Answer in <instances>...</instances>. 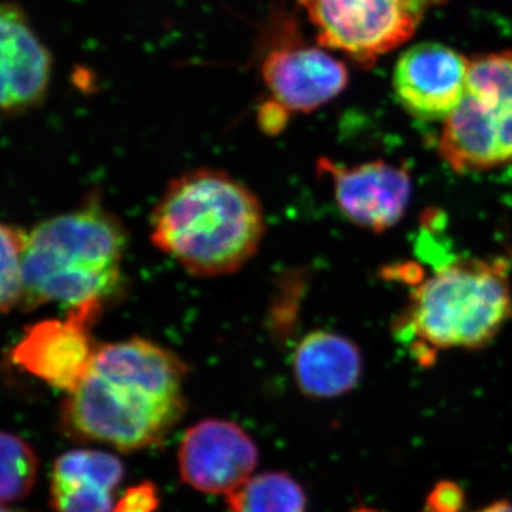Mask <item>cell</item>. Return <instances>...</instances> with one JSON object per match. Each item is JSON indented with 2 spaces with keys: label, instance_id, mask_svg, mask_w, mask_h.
Segmentation results:
<instances>
[{
  "label": "cell",
  "instance_id": "cell-15",
  "mask_svg": "<svg viewBox=\"0 0 512 512\" xmlns=\"http://www.w3.org/2000/svg\"><path fill=\"white\" fill-rule=\"evenodd\" d=\"M229 512H308V497L288 473L269 471L249 477L227 495Z\"/></svg>",
  "mask_w": 512,
  "mask_h": 512
},
{
  "label": "cell",
  "instance_id": "cell-1",
  "mask_svg": "<svg viewBox=\"0 0 512 512\" xmlns=\"http://www.w3.org/2000/svg\"><path fill=\"white\" fill-rule=\"evenodd\" d=\"M187 373L174 352L140 336L99 345L89 372L64 399L63 429L120 451L161 443L183 417Z\"/></svg>",
  "mask_w": 512,
  "mask_h": 512
},
{
  "label": "cell",
  "instance_id": "cell-20",
  "mask_svg": "<svg viewBox=\"0 0 512 512\" xmlns=\"http://www.w3.org/2000/svg\"><path fill=\"white\" fill-rule=\"evenodd\" d=\"M474 512H512V500H500Z\"/></svg>",
  "mask_w": 512,
  "mask_h": 512
},
{
  "label": "cell",
  "instance_id": "cell-10",
  "mask_svg": "<svg viewBox=\"0 0 512 512\" xmlns=\"http://www.w3.org/2000/svg\"><path fill=\"white\" fill-rule=\"evenodd\" d=\"M258 457L255 441L241 426L208 419L185 433L178 468L184 483L194 490L228 495L251 477Z\"/></svg>",
  "mask_w": 512,
  "mask_h": 512
},
{
  "label": "cell",
  "instance_id": "cell-14",
  "mask_svg": "<svg viewBox=\"0 0 512 512\" xmlns=\"http://www.w3.org/2000/svg\"><path fill=\"white\" fill-rule=\"evenodd\" d=\"M119 458L100 450L67 451L53 464L50 497L56 512H113L123 480Z\"/></svg>",
  "mask_w": 512,
  "mask_h": 512
},
{
  "label": "cell",
  "instance_id": "cell-2",
  "mask_svg": "<svg viewBox=\"0 0 512 512\" xmlns=\"http://www.w3.org/2000/svg\"><path fill=\"white\" fill-rule=\"evenodd\" d=\"M265 228L255 192L215 168L174 178L150 217L154 247L198 278L244 268L261 247Z\"/></svg>",
  "mask_w": 512,
  "mask_h": 512
},
{
  "label": "cell",
  "instance_id": "cell-18",
  "mask_svg": "<svg viewBox=\"0 0 512 512\" xmlns=\"http://www.w3.org/2000/svg\"><path fill=\"white\" fill-rule=\"evenodd\" d=\"M466 494L456 483L441 481L433 488L423 512H464Z\"/></svg>",
  "mask_w": 512,
  "mask_h": 512
},
{
  "label": "cell",
  "instance_id": "cell-17",
  "mask_svg": "<svg viewBox=\"0 0 512 512\" xmlns=\"http://www.w3.org/2000/svg\"><path fill=\"white\" fill-rule=\"evenodd\" d=\"M2 271H0V308L3 313L20 309L25 292V251L29 232L13 224L0 229Z\"/></svg>",
  "mask_w": 512,
  "mask_h": 512
},
{
  "label": "cell",
  "instance_id": "cell-8",
  "mask_svg": "<svg viewBox=\"0 0 512 512\" xmlns=\"http://www.w3.org/2000/svg\"><path fill=\"white\" fill-rule=\"evenodd\" d=\"M101 312L103 306L84 305L69 309L66 318L33 323L10 352L13 365L53 389L72 392L89 372L99 348L90 329Z\"/></svg>",
  "mask_w": 512,
  "mask_h": 512
},
{
  "label": "cell",
  "instance_id": "cell-11",
  "mask_svg": "<svg viewBox=\"0 0 512 512\" xmlns=\"http://www.w3.org/2000/svg\"><path fill=\"white\" fill-rule=\"evenodd\" d=\"M470 60L440 43H420L397 60L394 96L410 116L423 121H446L467 89Z\"/></svg>",
  "mask_w": 512,
  "mask_h": 512
},
{
  "label": "cell",
  "instance_id": "cell-21",
  "mask_svg": "<svg viewBox=\"0 0 512 512\" xmlns=\"http://www.w3.org/2000/svg\"><path fill=\"white\" fill-rule=\"evenodd\" d=\"M355 512H376V511L366 510V508H360V510H357Z\"/></svg>",
  "mask_w": 512,
  "mask_h": 512
},
{
  "label": "cell",
  "instance_id": "cell-12",
  "mask_svg": "<svg viewBox=\"0 0 512 512\" xmlns=\"http://www.w3.org/2000/svg\"><path fill=\"white\" fill-rule=\"evenodd\" d=\"M2 52V111L22 116L42 106L52 77V55L30 26L25 10L16 2L0 8Z\"/></svg>",
  "mask_w": 512,
  "mask_h": 512
},
{
  "label": "cell",
  "instance_id": "cell-9",
  "mask_svg": "<svg viewBox=\"0 0 512 512\" xmlns=\"http://www.w3.org/2000/svg\"><path fill=\"white\" fill-rule=\"evenodd\" d=\"M316 170L329 178L340 212L357 227L380 234L406 214L413 185L407 167L382 160L349 167L319 158Z\"/></svg>",
  "mask_w": 512,
  "mask_h": 512
},
{
  "label": "cell",
  "instance_id": "cell-19",
  "mask_svg": "<svg viewBox=\"0 0 512 512\" xmlns=\"http://www.w3.org/2000/svg\"><path fill=\"white\" fill-rule=\"evenodd\" d=\"M291 114L272 99L262 103L258 109V123L266 134H278L284 130L286 121Z\"/></svg>",
  "mask_w": 512,
  "mask_h": 512
},
{
  "label": "cell",
  "instance_id": "cell-16",
  "mask_svg": "<svg viewBox=\"0 0 512 512\" xmlns=\"http://www.w3.org/2000/svg\"><path fill=\"white\" fill-rule=\"evenodd\" d=\"M0 454V498L5 505L18 503L32 493L35 485L39 468L35 451L16 434L3 431Z\"/></svg>",
  "mask_w": 512,
  "mask_h": 512
},
{
  "label": "cell",
  "instance_id": "cell-3",
  "mask_svg": "<svg viewBox=\"0 0 512 512\" xmlns=\"http://www.w3.org/2000/svg\"><path fill=\"white\" fill-rule=\"evenodd\" d=\"M126 245L123 225L96 198L40 222L28 234L20 309L104 308L120 289Z\"/></svg>",
  "mask_w": 512,
  "mask_h": 512
},
{
  "label": "cell",
  "instance_id": "cell-5",
  "mask_svg": "<svg viewBox=\"0 0 512 512\" xmlns=\"http://www.w3.org/2000/svg\"><path fill=\"white\" fill-rule=\"evenodd\" d=\"M437 150L456 173L512 163V50L470 60L466 93L444 121Z\"/></svg>",
  "mask_w": 512,
  "mask_h": 512
},
{
  "label": "cell",
  "instance_id": "cell-13",
  "mask_svg": "<svg viewBox=\"0 0 512 512\" xmlns=\"http://www.w3.org/2000/svg\"><path fill=\"white\" fill-rule=\"evenodd\" d=\"M296 386L311 399H336L359 384L363 357L355 342L329 330L303 336L292 357Z\"/></svg>",
  "mask_w": 512,
  "mask_h": 512
},
{
  "label": "cell",
  "instance_id": "cell-6",
  "mask_svg": "<svg viewBox=\"0 0 512 512\" xmlns=\"http://www.w3.org/2000/svg\"><path fill=\"white\" fill-rule=\"evenodd\" d=\"M316 40L367 66L412 39L431 0H298Z\"/></svg>",
  "mask_w": 512,
  "mask_h": 512
},
{
  "label": "cell",
  "instance_id": "cell-22",
  "mask_svg": "<svg viewBox=\"0 0 512 512\" xmlns=\"http://www.w3.org/2000/svg\"><path fill=\"white\" fill-rule=\"evenodd\" d=\"M2 512H18V511H15V510H9V508L3 507V508H2Z\"/></svg>",
  "mask_w": 512,
  "mask_h": 512
},
{
  "label": "cell",
  "instance_id": "cell-7",
  "mask_svg": "<svg viewBox=\"0 0 512 512\" xmlns=\"http://www.w3.org/2000/svg\"><path fill=\"white\" fill-rule=\"evenodd\" d=\"M261 74L269 99L289 114H309L335 100L349 82L345 63L303 42L295 23L272 19L261 43Z\"/></svg>",
  "mask_w": 512,
  "mask_h": 512
},
{
  "label": "cell",
  "instance_id": "cell-4",
  "mask_svg": "<svg viewBox=\"0 0 512 512\" xmlns=\"http://www.w3.org/2000/svg\"><path fill=\"white\" fill-rule=\"evenodd\" d=\"M511 316L507 262L456 258L417 282L394 332L424 363L439 350L490 345Z\"/></svg>",
  "mask_w": 512,
  "mask_h": 512
}]
</instances>
